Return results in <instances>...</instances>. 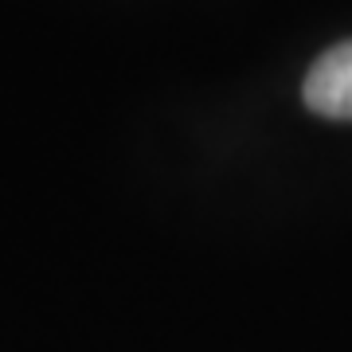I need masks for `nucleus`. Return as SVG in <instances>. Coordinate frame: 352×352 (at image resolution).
<instances>
[{
    "mask_svg": "<svg viewBox=\"0 0 352 352\" xmlns=\"http://www.w3.org/2000/svg\"><path fill=\"white\" fill-rule=\"evenodd\" d=\"M305 106L333 122H352V39L329 47L305 75Z\"/></svg>",
    "mask_w": 352,
    "mask_h": 352,
    "instance_id": "obj_1",
    "label": "nucleus"
}]
</instances>
